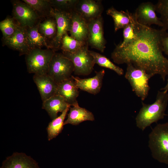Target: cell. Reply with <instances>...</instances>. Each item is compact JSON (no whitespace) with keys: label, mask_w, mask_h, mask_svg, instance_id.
I'll list each match as a JSON object with an SVG mask.
<instances>
[{"label":"cell","mask_w":168,"mask_h":168,"mask_svg":"<svg viewBox=\"0 0 168 168\" xmlns=\"http://www.w3.org/2000/svg\"><path fill=\"white\" fill-rule=\"evenodd\" d=\"M161 90L167 91H168V78L167 83L166 86L160 89Z\"/></svg>","instance_id":"d6a6232c"},{"label":"cell","mask_w":168,"mask_h":168,"mask_svg":"<svg viewBox=\"0 0 168 168\" xmlns=\"http://www.w3.org/2000/svg\"><path fill=\"white\" fill-rule=\"evenodd\" d=\"M133 14L135 36L122 47L116 45L111 58L117 64L131 63L152 77L159 75L164 81L168 75V58L163 54L162 40L167 31L140 24Z\"/></svg>","instance_id":"6da1fadb"},{"label":"cell","mask_w":168,"mask_h":168,"mask_svg":"<svg viewBox=\"0 0 168 168\" xmlns=\"http://www.w3.org/2000/svg\"><path fill=\"white\" fill-rule=\"evenodd\" d=\"M88 34L86 42L88 45L103 53L106 41L104 36L102 15L88 21Z\"/></svg>","instance_id":"30bf717a"},{"label":"cell","mask_w":168,"mask_h":168,"mask_svg":"<svg viewBox=\"0 0 168 168\" xmlns=\"http://www.w3.org/2000/svg\"><path fill=\"white\" fill-rule=\"evenodd\" d=\"M105 71L102 69L96 72L93 77L82 79L72 76L77 88L93 95H96L100 91L102 86Z\"/></svg>","instance_id":"5bb4252c"},{"label":"cell","mask_w":168,"mask_h":168,"mask_svg":"<svg viewBox=\"0 0 168 168\" xmlns=\"http://www.w3.org/2000/svg\"><path fill=\"white\" fill-rule=\"evenodd\" d=\"M70 106L61 96L56 94L43 102L42 108L44 109L52 120L57 117L58 112H63Z\"/></svg>","instance_id":"d6986e66"},{"label":"cell","mask_w":168,"mask_h":168,"mask_svg":"<svg viewBox=\"0 0 168 168\" xmlns=\"http://www.w3.org/2000/svg\"><path fill=\"white\" fill-rule=\"evenodd\" d=\"M106 14L110 16L114 22V30L124 29L132 21L133 13L128 10L119 11L113 7L109 8L106 11Z\"/></svg>","instance_id":"44dd1931"},{"label":"cell","mask_w":168,"mask_h":168,"mask_svg":"<svg viewBox=\"0 0 168 168\" xmlns=\"http://www.w3.org/2000/svg\"></svg>","instance_id":"836d02e7"},{"label":"cell","mask_w":168,"mask_h":168,"mask_svg":"<svg viewBox=\"0 0 168 168\" xmlns=\"http://www.w3.org/2000/svg\"><path fill=\"white\" fill-rule=\"evenodd\" d=\"M78 88L71 76L58 84L56 94L63 98L70 106L78 105L77 98L79 95Z\"/></svg>","instance_id":"2e32d148"},{"label":"cell","mask_w":168,"mask_h":168,"mask_svg":"<svg viewBox=\"0 0 168 168\" xmlns=\"http://www.w3.org/2000/svg\"><path fill=\"white\" fill-rule=\"evenodd\" d=\"M87 43L75 52H62L65 56L73 63L74 73L77 75H88L90 74L95 64L93 57L88 49Z\"/></svg>","instance_id":"8992f818"},{"label":"cell","mask_w":168,"mask_h":168,"mask_svg":"<svg viewBox=\"0 0 168 168\" xmlns=\"http://www.w3.org/2000/svg\"><path fill=\"white\" fill-rule=\"evenodd\" d=\"M0 168H39L38 163L22 152H15L6 158Z\"/></svg>","instance_id":"e0dca14e"},{"label":"cell","mask_w":168,"mask_h":168,"mask_svg":"<svg viewBox=\"0 0 168 168\" xmlns=\"http://www.w3.org/2000/svg\"><path fill=\"white\" fill-rule=\"evenodd\" d=\"M70 108H67L59 116L49 123L47 128L49 141L56 138L61 132L64 125V119Z\"/></svg>","instance_id":"d4e9b609"},{"label":"cell","mask_w":168,"mask_h":168,"mask_svg":"<svg viewBox=\"0 0 168 168\" xmlns=\"http://www.w3.org/2000/svg\"><path fill=\"white\" fill-rule=\"evenodd\" d=\"M2 41L3 45L18 51L20 55L26 54L30 50L27 44L26 28L19 25L12 35L2 38Z\"/></svg>","instance_id":"4fadbf2b"},{"label":"cell","mask_w":168,"mask_h":168,"mask_svg":"<svg viewBox=\"0 0 168 168\" xmlns=\"http://www.w3.org/2000/svg\"><path fill=\"white\" fill-rule=\"evenodd\" d=\"M55 52L49 48L30 50L25 55L28 72L34 74H47L49 64Z\"/></svg>","instance_id":"277c9868"},{"label":"cell","mask_w":168,"mask_h":168,"mask_svg":"<svg viewBox=\"0 0 168 168\" xmlns=\"http://www.w3.org/2000/svg\"><path fill=\"white\" fill-rule=\"evenodd\" d=\"M38 31L47 41L49 40V42L52 40L57 33V22L54 17L51 16L45 18L42 21H41L38 25Z\"/></svg>","instance_id":"cb8c5ba5"},{"label":"cell","mask_w":168,"mask_h":168,"mask_svg":"<svg viewBox=\"0 0 168 168\" xmlns=\"http://www.w3.org/2000/svg\"><path fill=\"white\" fill-rule=\"evenodd\" d=\"M156 12L155 4L147 2L140 4L133 14L137 21L140 24L148 26L155 25L162 28L163 24Z\"/></svg>","instance_id":"8fae6325"},{"label":"cell","mask_w":168,"mask_h":168,"mask_svg":"<svg viewBox=\"0 0 168 168\" xmlns=\"http://www.w3.org/2000/svg\"><path fill=\"white\" fill-rule=\"evenodd\" d=\"M12 1V17L19 26L25 28L31 27L41 21L34 10L22 0Z\"/></svg>","instance_id":"ba28073f"},{"label":"cell","mask_w":168,"mask_h":168,"mask_svg":"<svg viewBox=\"0 0 168 168\" xmlns=\"http://www.w3.org/2000/svg\"><path fill=\"white\" fill-rule=\"evenodd\" d=\"M71 13V36L79 41L86 42L88 34V21L74 10Z\"/></svg>","instance_id":"ac0fdd59"},{"label":"cell","mask_w":168,"mask_h":168,"mask_svg":"<svg viewBox=\"0 0 168 168\" xmlns=\"http://www.w3.org/2000/svg\"><path fill=\"white\" fill-rule=\"evenodd\" d=\"M39 23L33 27L26 28L27 44L30 50L42 48L44 47L51 49L45 38L39 32Z\"/></svg>","instance_id":"7402d4cb"},{"label":"cell","mask_w":168,"mask_h":168,"mask_svg":"<svg viewBox=\"0 0 168 168\" xmlns=\"http://www.w3.org/2000/svg\"><path fill=\"white\" fill-rule=\"evenodd\" d=\"M78 0H49L53 8L71 13L74 10Z\"/></svg>","instance_id":"f1b7e54d"},{"label":"cell","mask_w":168,"mask_h":168,"mask_svg":"<svg viewBox=\"0 0 168 168\" xmlns=\"http://www.w3.org/2000/svg\"><path fill=\"white\" fill-rule=\"evenodd\" d=\"M163 52L168 56V32H167L162 40Z\"/></svg>","instance_id":"1f68e13d"},{"label":"cell","mask_w":168,"mask_h":168,"mask_svg":"<svg viewBox=\"0 0 168 168\" xmlns=\"http://www.w3.org/2000/svg\"><path fill=\"white\" fill-rule=\"evenodd\" d=\"M33 80L43 102L56 94L58 84L47 74H34Z\"/></svg>","instance_id":"9a60e30c"},{"label":"cell","mask_w":168,"mask_h":168,"mask_svg":"<svg viewBox=\"0 0 168 168\" xmlns=\"http://www.w3.org/2000/svg\"><path fill=\"white\" fill-rule=\"evenodd\" d=\"M148 137V147L152 157L168 165V122L157 124Z\"/></svg>","instance_id":"3957f363"},{"label":"cell","mask_w":168,"mask_h":168,"mask_svg":"<svg viewBox=\"0 0 168 168\" xmlns=\"http://www.w3.org/2000/svg\"><path fill=\"white\" fill-rule=\"evenodd\" d=\"M124 77L136 95L142 101L144 100L148 96L150 89L149 81L151 76L143 70L129 63L127 64Z\"/></svg>","instance_id":"5b68a950"},{"label":"cell","mask_w":168,"mask_h":168,"mask_svg":"<svg viewBox=\"0 0 168 168\" xmlns=\"http://www.w3.org/2000/svg\"><path fill=\"white\" fill-rule=\"evenodd\" d=\"M87 42L79 41L66 33L61 41L60 49L62 52H74L80 49Z\"/></svg>","instance_id":"4316f807"},{"label":"cell","mask_w":168,"mask_h":168,"mask_svg":"<svg viewBox=\"0 0 168 168\" xmlns=\"http://www.w3.org/2000/svg\"><path fill=\"white\" fill-rule=\"evenodd\" d=\"M89 51L93 58L95 64L112 70L119 75L124 74V71L122 68L115 65L105 56L93 51L89 50Z\"/></svg>","instance_id":"484cf974"},{"label":"cell","mask_w":168,"mask_h":168,"mask_svg":"<svg viewBox=\"0 0 168 168\" xmlns=\"http://www.w3.org/2000/svg\"><path fill=\"white\" fill-rule=\"evenodd\" d=\"M19 25L12 17H7L0 22V29L2 34V39L8 38L15 32Z\"/></svg>","instance_id":"83f0119b"},{"label":"cell","mask_w":168,"mask_h":168,"mask_svg":"<svg viewBox=\"0 0 168 168\" xmlns=\"http://www.w3.org/2000/svg\"><path fill=\"white\" fill-rule=\"evenodd\" d=\"M142 103V107L135 120L137 127L143 131L152 124L164 119L168 103V91H158L156 100L152 104Z\"/></svg>","instance_id":"7a4b0ae2"},{"label":"cell","mask_w":168,"mask_h":168,"mask_svg":"<svg viewBox=\"0 0 168 168\" xmlns=\"http://www.w3.org/2000/svg\"><path fill=\"white\" fill-rule=\"evenodd\" d=\"M72 106L70 108L68 118L64 122V125L70 124L76 125L85 121H93L95 120L94 115L91 112L80 107L78 105Z\"/></svg>","instance_id":"ffe728a7"},{"label":"cell","mask_w":168,"mask_h":168,"mask_svg":"<svg viewBox=\"0 0 168 168\" xmlns=\"http://www.w3.org/2000/svg\"><path fill=\"white\" fill-rule=\"evenodd\" d=\"M72 62L62 53L55 52L49 65L47 74L58 84L68 79L74 72Z\"/></svg>","instance_id":"52a82bcc"},{"label":"cell","mask_w":168,"mask_h":168,"mask_svg":"<svg viewBox=\"0 0 168 168\" xmlns=\"http://www.w3.org/2000/svg\"><path fill=\"white\" fill-rule=\"evenodd\" d=\"M22 1L30 6L41 19L52 16L53 8L49 0H22Z\"/></svg>","instance_id":"603a6c76"},{"label":"cell","mask_w":168,"mask_h":168,"mask_svg":"<svg viewBox=\"0 0 168 168\" xmlns=\"http://www.w3.org/2000/svg\"><path fill=\"white\" fill-rule=\"evenodd\" d=\"M52 16L57 22V33L55 37L48 44L55 52L60 49L61 41L63 36L71 30L72 20L71 13L53 8Z\"/></svg>","instance_id":"9c48e42d"},{"label":"cell","mask_w":168,"mask_h":168,"mask_svg":"<svg viewBox=\"0 0 168 168\" xmlns=\"http://www.w3.org/2000/svg\"><path fill=\"white\" fill-rule=\"evenodd\" d=\"M103 10L101 1L78 0L74 10L88 21L101 16Z\"/></svg>","instance_id":"7c38bea8"},{"label":"cell","mask_w":168,"mask_h":168,"mask_svg":"<svg viewBox=\"0 0 168 168\" xmlns=\"http://www.w3.org/2000/svg\"><path fill=\"white\" fill-rule=\"evenodd\" d=\"M156 11L160 16V18L163 24L162 28L168 30V0H159L155 4Z\"/></svg>","instance_id":"f546056e"},{"label":"cell","mask_w":168,"mask_h":168,"mask_svg":"<svg viewBox=\"0 0 168 168\" xmlns=\"http://www.w3.org/2000/svg\"><path fill=\"white\" fill-rule=\"evenodd\" d=\"M123 41L116 45L119 47H122L130 42L135 36L134 25L133 16L132 22L123 29Z\"/></svg>","instance_id":"4dcf8cb0"}]
</instances>
